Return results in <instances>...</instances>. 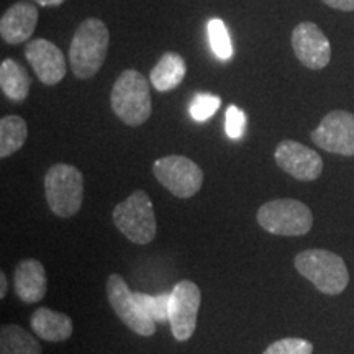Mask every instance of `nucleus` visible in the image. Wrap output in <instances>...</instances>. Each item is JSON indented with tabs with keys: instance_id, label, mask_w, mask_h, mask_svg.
<instances>
[{
	"instance_id": "obj_1",
	"label": "nucleus",
	"mask_w": 354,
	"mask_h": 354,
	"mask_svg": "<svg viewBox=\"0 0 354 354\" xmlns=\"http://www.w3.org/2000/svg\"><path fill=\"white\" fill-rule=\"evenodd\" d=\"M110 33L100 19H87L77 26L69 46V63L77 79H91L107 59Z\"/></svg>"
},
{
	"instance_id": "obj_2",
	"label": "nucleus",
	"mask_w": 354,
	"mask_h": 354,
	"mask_svg": "<svg viewBox=\"0 0 354 354\" xmlns=\"http://www.w3.org/2000/svg\"><path fill=\"white\" fill-rule=\"evenodd\" d=\"M113 113L128 127H140L151 117L149 82L135 69H127L118 76L110 94Z\"/></svg>"
},
{
	"instance_id": "obj_3",
	"label": "nucleus",
	"mask_w": 354,
	"mask_h": 354,
	"mask_svg": "<svg viewBox=\"0 0 354 354\" xmlns=\"http://www.w3.org/2000/svg\"><path fill=\"white\" fill-rule=\"evenodd\" d=\"M295 269L322 294L338 295L349 284V272L342 256L326 250H307L295 256Z\"/></svg>"
},
{
	"instance_id": "obj_4",
	"label": "nucleus",
	"mask_w": 354,
	"mask_h": 354,
	"mask_svg": "<svg viewBox=\"0 0 354 354\" xmlns=\"http://www.w3.org/2000/svg\"><path fill=\"white\" fill-rule=\"evenodd\" d=\"M44 194L51 212L61 218H71L81 210L84 201V176L77 167L51 166L44 176Z\"/></svg>"
},
{
	"instance_id": "obj_5",
	"label": "nucleus",
	"mask_w": 354,
	"mask_h": 354,
	"mask_svg": "<svg viewBox=\"0 0 354 354\" xmlns=\"http://www.w3.org/2000/svg\"><path fill=\"white\" fill-rule=\"evenodd\" d=\"M258 223L268 233L279 236H302L312 230L313 215L300 201L277 198L259 207Z\"/></svg>"
},
{
	"instance_id": "obj_6",
	"label": "nucleus",
	"mask_w": 354,
	"mask_h": 354,
	"mask_svg": "<svg viewBox=\"0 0 354 354\" xmlns=\"http://www.w3.org/2000/svg\"><path fill=\"white\" fill-rule=\"evenodd\" d=\"M113 223L131 243L148 245L156 236L153 202L145 190H136L113 209Z\"/></svg>"
},
{
	"instance_id": "obj_7",
	"label": "nucleus",
	"mask_w": 354,
	"mask_h": 354,
	"mask_svg": "<svg viewBox=\"0 0 354 354\" xmlns=\"http://www.w3.org/2000/svg\"><path fill=\"white\" fill-rule=\"evenodd\" d=\"M153 172L159 184L165 185L177 198L194 197L203 184V171L198 165L192 159L177 154L159 158L154 162Z\"/></svg>"
},
{
	"instance_id": "obj_8",
	"label": "nucleus",
	"mask_w": 354,
	"mask_h": 354,
	"mask_svg": "<svg viewBox=\"0 0 354 354\" xmlns=\"http://www.w3.org/2000/svg\"><path fill=\"white\" fill-rule=\"evenodd\" d=\"M107 295L113 312L133 333L140 336H153L156 333V322L141 308L135 292L130 290L120 274H112L109 277Z\"/></svg>"
},
{
	"instance_id": "obj_9",
	"label": "nucleus",
	"mask_w": 354,
	"mask_h": 354,
	"mask_svg": "<svg viewBox=\"0 0 354 354\" xmlns=\"http://www.w3.org/2000/svg\"><path fill=\"white\" fill-rule=\"evenodd\" d=\"M201 289L196 282L180 281L171 292L169 323L177 342H187L197 328V315L201 308Z\"/></svg>"
},
{
	"instance_id": "obj_10",
	"label": "nucleus",
	"mask_w": 354,
	"mask_h": 354,
	"mask_svg": "<svg viewBox=\"0 0 354 354\" xmlns=\"http://www.w3.org/2000/svg\"><path fill=\"white\" fill-rule=\"evenodd\" d=\"M310 136L325 151L354 156V115L344 110L330 112Z\"/></svg>"
},
{
	"instance_id": "obj_11",
	"label": "nucleus",
	"mask_w": 354,
	"mask_h": 354,
	"mask_svg": "<svg viewBox=\"0 0 354 354\" xmlns=\"http://www.w3.org/2000/svg\"><path fill=\"white\" fill-rule=\"evenodd\" d=\"M292 50L305 68L318 71L326 68L331 59V44L320 26L302 21L292 32Z\"/></svg>"
},
{
	"instance_id": "obj_12",
	"label": "nucleus",
	"mask_w": 354,
	"mask_h": 354,
	"mask_svg": "<svg viewBox=\"0 0 354 354\" xmlns=\"http://www.w3.org/2000/svg\"><path fill=\"white\" fill-rule=\"evenodd\" d=\"M277 166L297 180H315L323 171V159L315 149L294 140H284L274 153Z\"/></svg>"
},
{
	"instance_id": "obj_13",
	"label": "nucleus",
	"mask_w": 354,
	"mask_h": 354,
	"mask_svg": "<svg viewBox=\"0 0 354 354\" xmlns=\"http://www.w3.org/2000/svg\"><path fill=\"white\" fill-rule=\"evenodd\" d=\"M25 57L44 86H56L64 79L66 59L55 43L44 38L32 39L25 46Z\"/></svg>"
},
{
	"instance_id": "obj_14",
	"label": "nucleus",
	"mask_w": 354,
	"mask_h": 354,
	"mask_svg": "<svg viewBox=\"0 0 354 354\" xmlns=\"http://www.w3.org/2000/svg\"><path fill=\"white\" fill-rule=\"evenodd\" d=\"M38 24V8L35 2L13 3L0 19V37L8 44H20L33 37Z\"/></svg>"
},
{
	"instance_id": "obj_15",
	"label": "nucleus",
	"mask_w": 354,
	"mask_h": 354,
	"mask_svg": "<svg viewBox=\"0 0 354 354\" xmlns=\"http://www.w3.org/2000/svg\"><path fill=\"white\" fill-rule=\"evenodd\" d=\"M44 266L38 259H24L15 269V292L24 304H37L46 295Z\"/></svg>"
},
{
	"instance_id": "obj_16",
	"label": "nucleus",
	"mask_w": 354,
	"mask_h": 354,
	"mask_svg": "<svg viewBox=\"0 0 354 354\" xmlns=\"http://www.w3.org/2000/svg\"><path fill=\"white\" fill-rule=\"evenodd\" d=\"M32 330L38 338L50 343H61L71 338L74 325L73 320L66 313L55 312V310L41 307L32 315L30 320Z\"/></svg>"
},
{
	"instance_id": "obj_17",
	"label": "nucleus",
	"mask_w": 354,
	"mask_h": 354,
	"mask_svg": "<svg viewBox=\"0 0 354 354\" xmlns=\"http://www.w3.org/2000/svg\"><path fill=\"white\" fill-rule=\"evenodd\" d=\"M185 73H187V64H185L184 57L174 51H167L151 69L149 79L156 91L169 92L180 86Z\"/></svg>"
},
{
	"instance_id": "obj_18",
	"label": "nucleus",
	"mask_w": 354,
	"mask_h": 354,
	"mask_svg": "<svg viewBox=\"0 0 354 354\" xmlns=\"http://www.w3.org/2000/svg\"><path fill=\"white\" fill-rule=\"evenodd\" d=\"M0 87H2V92L7 95V99L24 102L30 92L28 73L15 59L7 57L0 64Z\"/></svg>"
},
{
	"instance_id": "obj_19",
	"label": "nucleus",
	"mask_w": 354,
	"mask_h": 354,
	"mask_svg": "<svg viewBox=\"0 0 354 354\" xmlns=\"http://www.w3.org/2000/svg\"><path fill=\"white\" fill-rule=\"evenodd\" d=\"M41 344L19 325H2L0 354H41Z\"/></svg>"
},
{
	"instance_id": "obj_20",
	"label": "nucleus",
	"mask_w": 354,
	"mask_h": 354,
	"mask_svg": "<svg viewBox=\"0 0 354 354\" xmlns=\"http://www.w3.org/2000/svg\"><path fill=\"white\" fill-rule=\"evenodd\" d=\"M28 138V125L19 115H7L0 120V158L17 153Z\"/></svg>"
},
{
	"instance_id": "obj_21",
	"label": "nucleus",
	"mask_w": 354,
	"mask_h": 354,
	"mask_svg": "<svg viewBox=\"0 0 354 354\" xmlns=\"http://www.w3.org/2000/svg\"><path fill=\"white\" fill-rule=\"evenodd\" d=\"M207 33H209L210 46L216 55V57H220L221 61L232 59L233 56L232 39H230L227 25L223 24V20L220 19L209 20V24H207Z\"/></svg>"
},
{
	"instance_id": "obj_22",
	"label": "nucleus",
	"mask_w": 354,
	"mask_h": 354,
	"mask_svg": "<svg viewBox=\"0 0 354 354\" xmlns=\"http://www.w3.org/2000/svg\"><path fill=\"white\" fill-rule=\"evenodd\" d=\"M135 297L141 305V308L148 313L156 323L169 322V300L171 294L148 295L143 292H135Z\"/></svg>"
},
{
	"instance_id": "obj_23",
	"label": "nucleus",
	"mask_w": 354,
	"mask_h": 354,
	"mask_svg": "<svg viewBox=\"0 0 354 354\" xmlns=\"http://www.w3.org/2000/svg\"><path fill=\"white\" fill-rule=\"evenodd\" d=\"M221 99L212 94H197L190 102V115L196 122H205L220 109Z\"/></svg>"
},
{
	"instance_id": "obj_24",
	"label": "nucleus",
	"mask_w": 354,
	"mask_h": 354,
	"mask_svg": "<svg viewBox=\"0 0 354 354\" xmlns=\"http://www.w3.org/2000/svg\"><path fill=\"white\" fill-rule=\"evenodd\" d=\"M313 344L304 338H282L269 344L263 354H312Z\"/></svg>"
},
{
	"instance_id": "obj_25",
	"label": "nucleus",
	"mask_w": 354,
	"mask_h": 354,
	"mask_svg": "<svg viewBox=\"0 0 354 354\" xmlns=\"http://www.w3.org/2000/svg\"><path fill=\"white\" fill-rule=\"evenodd\" d=\"M246 128V115L241 112L236 105H230L227 110V123H225V130L230 138L238 140L241 138Z\"/></svg>"
},
{
	"instance_id": "obj_26",
	"label": "nucleus",
	"mask_w": 354,
	"mask_h": 354,
	"mask_svg": "<svg viewBox=\"0 0 354 354\" xmlns=\"http://www.w3.org/2000/svg\"><path fill=\"white\" fill-rule=\"evenodd\" d=\"M323 3L331 8H335V10H342V12L354 10V0H323Z\"/></svg>"
},
{
	"instance_id": "obj_27",
	"label": "nucleus",
	"mask_w": 354,
	"mask_h": 354,
	"mask_svg": "<svg viewBox=\"0 0 354 354\" xmlns=\"http://www.w3.org/2000/svg\"><path fill=\"white\" fill-rule=\"evenodd\" d=\"M33 2L41 7H57V6H63L66 0H33Z\"/></svg>"
},
{
	"instance_id": "obj_28",
	"label": "nucleus",
	"mask_w": 354,
	"mask_h": 354,
	"mask_svg": "<svg viewBox=\"0 0 354 354\" xmlns=\"http://www.w3.org/2000/svg\"><path fill=\"white\" fill-rule=\"evenodd\" d=\"M7 289H8V282H7V276L6 272H0V299H3L7 295Z\"/></svg>"
}]
</instances>
